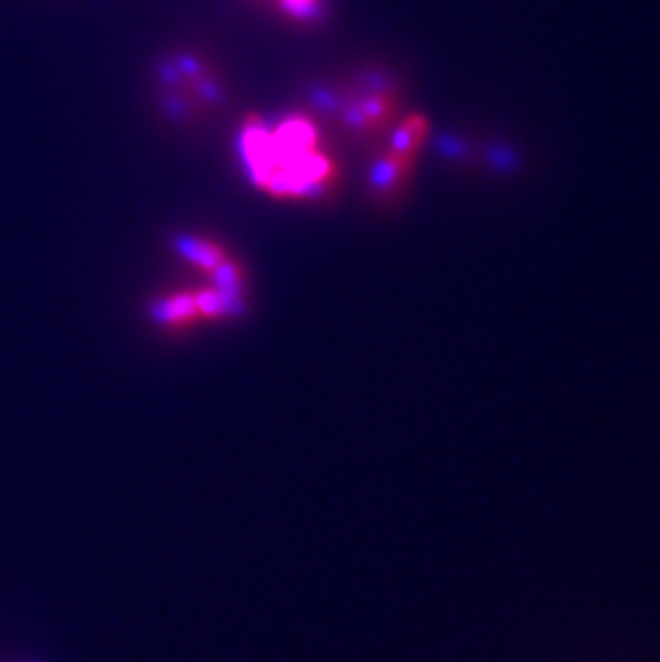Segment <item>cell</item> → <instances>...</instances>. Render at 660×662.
I'll list each match as a JSON object with an SVG mask.
<instances>
[{"label": "cell", "instance_id": "cell-2", "mask_svg": "<svg viewBox=\"0 0 660 662\" xmlns=\"http://www.w3.org/2000/svg\"><path fill=\"white\" fill-rule=\"evenodd\" d=\"M315 116L358 146L378 148L403 116V90L395 75L360 69L315 93Z\"/></svg>", "mask_w": 660, "mask_h": 662}, {"label": "cell", "instance_id": "cell-7", "mask_svg": "<svg viewBox=\"0 0 660 662\" xmlns=\"http://www.w3.org/2000/svg\"><path fill=\"white\" fill-rule=\"evenodd\" d=\"M489 155L493 157V168H498V170H515L519 165L515 155L510 153V150L504 148V146H493L489 150Z\"/></svg>", "mask_w": 660, "mask_h": 662}, {"label": "cell", "instance_id": "cell-4", "mask_svg": "<svg viewBox=\"0 0 660 662\" xmlns=\"http://www.w3.org/2000/svg\"><path fill=\"white\" fill-rule=\"evenodd\" d=\"M431 138V123L423 112H403L384 142L375 148L367 174L369 193L375 204L388 206L410 189L420 155Z\"/></svg>", "mask_w": 660, "mask_h": 662}, {"label": "cell", "instance_id": "cell-5", "mask_svg": "<svg viewBox=\"0 0 660 662\" xmlns=\"http://www.w3.org/2000/svg\"><path fill=\"white\" fill-rule=\"evenodd\" d=\"M180 260L198 268L200 273L223 294L243 300L245 273L238 260L217 238L204 234H178L172 243Z\"/></svg>", "mask_w": 660, "mask_h": 662}, {"label": "cell", "instance_id": "cell-3", "mask_svg": "<svg viewBox=\"0 0 660 662\" xmlns=\"http://www.w3.org/2000/svg\"><path fill=\"white\" fill-rule=\"evenodd\" d=\"M153 80L161 114L176 125L206 123L225 108L230 97L221 67L195 48H176L161 56Z\"/></svg>", "mask_w": 660, "mask_h": 662}, {"label": "cell", "instance_id": "cell-1", "mask_svg": "<svg viewBox=\"0 0 660 662\" xmlns=\"http://www.w3.org/2000/svg\"><path fill=\"white\" fill-rule=\"evenodd\" d=\"M234 148L245 180L270 202L322 204L341 189L339 157L313 112H251L240 120Z\"/></svg>", "mask_w": 660, "mask_h": 662}, {"label": "cell", "instance_id": "cell-6", "mask_svg": "<svg viewBox=\"0 0 660 662\" xmlns=\"http://www.w3.org/2000/svg\"><path fill=\"white\" fill-rule=\"evenodd\" d=\"M292 24H313L326 11V0H260Z\"/></svg>", "mask_w": 660, "mask_h": 662}]
</instances>
